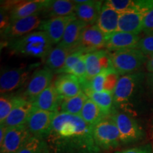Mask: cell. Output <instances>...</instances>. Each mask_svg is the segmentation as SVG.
<instances>
[{
    "label": "cell",
    "mask_w": 153,
    "mask_h": 153,
    "mask_svg": "<svg viewBox=\"0 0 153 153\" xmlns=\"http://www.w3.org/2000/svg\"><path fill=\"white\" fill-rule=\"evenodd\" d=\"M56 114L55 112L38 109L34 107L26 123V127L33 137L46 140L51 131L53 119Z\"/></svg>",
    "instance_id": "9c48e42d"
},
{
    "label": "cell",
    "mask_w": 153,
    "mask_h": 153,
    "mask_svg": "<svg viewBox=\"0 0 153 153\" xmlns=\"http://www.w3.org/2000/svg\"><path fill=\"white\" fill-rule=\"evenodd\" d=\"M17 153H52L47 141L32 137Z\"/></svg>",
    "instance_id": "f546056e"
},
{
    "label": "cell",
    "mask_w": 153,
    "mask_h": 153,
    "mask_svg": "<svg viewBox=\"0 0 153 153\" xmlns=\"http://www.w3.org/2000/svg\"><path fill=\"white\" fill-rule=\"evenodd\" d=\"M85 53L80 50H74L71 54L67 58L65 66L62 70L59 72L60 74H69L71 70L74 68V66L80 60Z\"/></svg>",
    "instance_id": "1f68e13d"
},
{
    "label": "cell",
    "mask_w": 153,
    "mask_h": 153,
    "mask_svg": "<svg viewBox=\"0 0 153 153\" xmlns=\"http://www.w3.org/2000/svg\"><path fill=\"white\" fill-rule=\"evenodd\" d=\"M1 20H0V28H1V33H2L4 30L7 29V27L9 26L11 23L10 16H9V11L7 9L1 7V13H0Z\"/></svg>",
    "instance_id": "d590c367"
},
{
    "label": "cell",
    "mask_w": 153,
    "mask_h": 153,
    "mask_svg": "<svg viewBox=\"0 0 153 153\" xmlns=\"http://www.w3.org/2000/svg\"><path fill=\"white\" fill-rule=\"evenodd\" d=\"M85 57L87 67V79L85 81H89L101 72L114 68L110 52L107 50L101 49L88 53Z\"/></svg>",
    "instance_id": "4fadbf2b"
},
{
    "label": "cell",
    "mask_w": 153,
    "mask_h": 153,
    "mask_svg": "<svg viewBox=\"0 0 153 153\" xmlns=\"http://www.w3.org/2000/svg\"><path fill=\"white\" fill-rule=\"evenodd\" d=\"M62 98L57 93L54 83H52L38 96L33 102V105L38 109L57 113Z\"/></svg>",
    "instance_id": "d6986e66"
},
{
    "label": "cell",
    "mask_w": 153,
    "mask_h": 153,
    "mask_svg": "<svg viewBox=\"0 0 153 153\" xmlns=\"http://www.w3.org/2000/svg\"><path fill=\"white\" fill-rule=\"evenodd\" d=\"M79 116L86 123L91 126L96 125L104 118L107 117L100 109V108L89 99H87L84 105Z\"/></svg>",
    "instance_id": "83f0119b"
},
{
    "label": "cell",
    "mask_w": 153,
    "mask_h": 153,
    "mask_svg": "<svg viewBox=\"0 0 153 153\" xmlns=\"http://www.w3.org/2000/svg\"><path fill=\"white\" fill-rule=\"evenodd\" d=\"M113 66L120 76L137 72L148 60L137 48L124 49L110 52Z\"/></svg>",
    "instance_id": "277c9868"
},
{
    "label": "cell",
    "mask_w": 153,
    "mask_h": 153,
    "mask_svg": "<svg viewBox=\"0 0 153 153\" xmlns=\"http://www.w3.org/2000/svg\"><path fill=\"white\" fill-rule=\"evenodd\" d=\"M76 18L75 15H71L44 19L39 30L46 33L53 45H57L62 41L65 31L69 24Z\"/></svg>",
    "instance_id": "2e32d148"
},
{
    "label": "cell",
    "mask_w": 153,
    "mask_h": 153,
    "mask_svg": "<svg viewBox=\"0 0 153 153\" xmlns=\"http://www.w3.org/2000/svg\"><path fill=\"white\" fill-rule=\"evenodd\" d=\"M30 74V69L23 67L4 70L0 76V91L1 94H9L22 87Z\"/></svg>",
    "instance_id": "7c38bea8"
},
{
    "label": "cell",
    "mask_w": 153,
    "mask_h": 153,
    "mask_svg": "<svg viewBox=\"0 0 153 153\" xmlns=\"http://www.w3.org/2000/svg\"><path fill=\"white\" fill-rule=\"evenodd\" d=\"M76 4L68 0H48L41 14L44 19L74 15Z\"/></svg>",
    "instance_id": "7402d4cb"
},
{
    "label": "cell",
    "mask_w": 153,
    "mask_h": 153,
    "mask_svg": "<svg viewBox=\"0 0 153 153\" xmlns=\"http://www.w3.org/2000/svg\"><path fill=\"white\" fill-rule=\"evenodd\" d=\"M25 97L23 95L1 94L0 97V124L4 121L9 114Z\"/></svg>",
    "instance_id": "f1b7e54d"
},
{
    "label": "cell",
    "mask_w": 153,
    "mask_h": 153,
    "mask_svg": "<svg viewBox=\"0 0 153 153\" xmlns=\"http://www.w3.org/2000/svg\"><path fill=\"white\" fill-rule=\"evenodd\" d=\"M33 108V103L25 98L15 107L4 121L0 125L4 126L7 128L25 125Z\"/></svg>",
    "instance_id": "44dd1931"
},
{
    "label": "cell",
    "mask_w": 153,
    "mask_h": 153,
    "mask_svg": "<svg viewBox=\"0 0 153 153\" xmlns=\"http://www.w3.org/2000/svg\"><path fill=\"white\" fill-rule=\"evenodd\" d=\"M32 137L26 124L8 128L2 143H0L1 153H17Z\"/></svg>",
    "instance_id": "30bf717a"
},
{
    "label": "cell",
    "mask_w": 153,
    "mask_h": 153,
    "mask_svg": "<svg viewBox=\"0 0 153 153\" xmlns=\"http://www.w3.org/2000/svg\"><path fill=\"white\" fill-rule=\"evenodd\" d=\"M146 82L149 88L153 91V73H148L146 74Z\"/></svg>",
    "instance_id": "8d00e7d4"
},
{
    "label": "cell",
    "mask_w": 153,
    "mask_h": 153,
    "mask_svg": "<svg viewBox=\"0 0 153 153\" xmlns=\"http://www.w3.org/2000/svg\"><path fill=\"white\" fill-rule=\"evenodd\" d=\"M88 25L78 19H74L69 24L65 31L62 41L59 43L67 48L75 50L79 43L84 30Z\"/></svg>",
    "instance_id": "cb8c5ba5"
},
{
    "label": "cell",
    "mask_w": 153,
    "mask_h": 153,
    "mask_svg": "<svg viewBox=\"0 0 153 153\" xmlns=\"http://www.w3.org/2000/svg\"><path fill=\"white\" fill-rule=\"evenodd\" d=\"M8 128L5 127L4 126L0 125V143H2L6 133H7Z\"/></svg>",
    "instance_id": "74e56055"
},
{
    "label": "cell",
    "mask_w": 153,
    "mask_h": 153,
    "mask_svg": "<svg viewBox=\"0 0 153 153\" xmlns=\"http://www.w3.org/2000/svg\"><path fill=\"white\" fill-rule=\"evenodd\" d=\"M152 137L153 138V122H152Z\"/></svg>",
    "instance_id": "ab89813d"
},
{
    "label": "cell",
    "mask_w": 153,
    "mask_h": 153,
    "mask_svg": "<svg viewBox=\"0 0 153 153\" xmlns=\"http://www.w3.org/2000/svg\"><path fill=\"white\" fill-rule=\"evenodd\" d=\"M107 37L96 25L88 26L84 30L75 50H80L85 54L99 51L106 46Z\"/></svg>",
    "instance_id": "5bb4252c"
},
{
    "label": "cell",
    "mask_w": 153,
    "mask_h": 153,
    "mask_svg": "<svg viewBox=\"0 0 153 153\" xmlns=\"http://www.w3.org/2000/svg\"><path fill=\"white\" fill-rule=\"evenodd\" d=\"M88 99L89 98L84 91H82L75 97L62 99L60 106V111L59 112L79 116Z\"/></svg>",
    "instance_id": "4316f807"
},
{
    "label": "cell",
    "mask_w": 153,
    "mask_h": 153,
    "mask_svg": "<svg viewBox=\"0 0 153 153\" xmlns=\"http://www.w3.org/2000/svg\"><path fill=\"white\" fill-rule=\"evenodd\" d=\"M92 132L96 144L101 150H113L121 143L117 126L110 116L94 126Z\"/></svg>",
    "instance_id": "8992f818"
},
{
    "label": "cell",
    "mask_w": 153,
    "mask_h": 153,
    "mask_svg": "<svg viewBox=\"0 0 153 153\" xmlns=\"http://www.w3.org/2000/svg\"><path fill=\"white\" fill-rule=\"evenodd\" d=\"M110 117L114 120L117 126L120 143L123 144L136 143L144 136V132L137 122L126 113L114 109Z\"/></svg>",
    "instance_id": "52a82bcc"
},
{
    "label": "cell",
    "mask_w": 153,
    "mask_h": 153,
    "mask_svg": "<svg viewBox=\"0 0 153 153\" xmlns=\"http://www.w3.org/2000/svg\"><path fill=\"white\" fill-rule=\"evenodd\" d=\"M114 153H153V148L150 144H147L143 146L135 147L122 151H118Z\"/></svg>",
    "instance_id": "e575fe53"
},
{
    "label": "cell",
    "mask_w": 153,
    "mask_h": 153,
    "mask_svg": "<svg viewBox=\"0 0 153 153\" xmlns=\"http://www.w3.org/2000/svg\"><path fill=\"white\" fill-rule=\"evenodd\" d=\"M153 8V0H139L135 9L120 14L117 31L138 35L143 30L145 14Z\"/></svg>",
    "instance_id": "5b68a950"
},
{
    "label": "cell",
    "mask_w": 153,
    "mask_h": 153,
    "mask_svg": "<svg viewBox=\"0 0 153 153\" xmlns=\"http://www.w3.org/2000/svg\"><path fill=\"white\" fill-rule=\"evenodd\" d=\"M88 98L93 101L106 116H109L114 110V94L106 91L97 92L90 90L84 91Z\"/></svg>",
    "instance_id": "484cf974"
},
{
    "label": "cell",
    "mask_w": 153,
    "mask_h": 153,
    "mask_svg": "<svg viewBox=\"0 0 153 153\" xmlns=\"http://www.w3.org/2000/svg\"><path fill=\"white\" fill-rule=\"evenodd\" d=\"M54 85L62 99L75 97L83 91L80 79L71 74H60L55 79Z\"/></svg>",
    "instance_id": "e0dca14e"
},
{
    "label": "cell",
    "mask_w": 153,
    "mask_h": 153,
    "mask_svg": "<svg viewBox=\"0 0 153 153\" xmlns=\"http://www.w3.org/2000/svg\"><path fill=\"white\" fill-rule=\"evenodd\" d=\"M102 1L87 0L85 3L76 4L74 15L88 26L94 25L98 20L101 8L104 4Z\"/></svg>",
    "instance_id": "ffe728a7"
},
{
    "label": "cell",
    "mask_w": 153,
    "mask_h": 153,
    "mask_svg": "<svg viewBox=\"0 0 153 153\" xmlns=\"http://www.w3.org/2000/svg\"><path fill=\"white\" fill-rule=\"evenodd\" d=\"M138 1L139 0H108L104 3L116 12L121 14L136 8Z\"/></svg>",
    "instance_id": "4dcf8cb0"
},
{
    "label": "cell",
    "mask_w": 153,
    "mask_h": 153,
    "mask_svg": "<svg viewBox=\"0 0 153 153\" xmlns=\"http://www.w3.org/2000/svg\"><path fill=\"white\" fill-rule=\"evenodd\" d=\"M140 39V38L138 35L116 31L107 37L105 48L109 52L124 49L137 48Z\"/></svg>",
    "instance_id": "ac0fdd59"
},
{
    "label": "cell",
    "mask_w": 153,
    "mask_h": 153,
    "mask_svg": "<svg viewBox=\"0 0 153 153\" xmlns=\"http://www.w3.org/2000/svg\"><path fill=\"white\" fill-rule=\"evenodd\" d=\"M119 13L108 7L104 3L96 26L104 33L106 37L117 31Z\"/></svg>",
    "instance_id": "603a6c76"
},
{
    "label": "cell",
    "mask_w": 153,
    "mask_h": 153,
    "mask_svg": "<svg viewBox=\"0 0 153 153\" xmlns=\"http://www.w3.org/2000/svg\"><path fill=\"white\" fill-rule=\"evenodd\" d=\"M48 3V0H30L14 1L9 7H4L9 11L11 22L33 15L41 14Z\"/></svg>",
    "instance_id": "9a60e30c"
},
{
    "label": "cell",
    "mask_w": 153,
    "mask_h": 153,
    "mask_svg": "<svg viewBox=\"0 0 153 153\" xmlns=\"http://www.w3.org/2000/svg\"><path fill=\"white\" fill-rule=\"evenodd\" d=\"M146 68L149 73H153V55L151 56L146 64Z\"/></svg>",
    "instance_id": "f35d334b"
},
{
    "label": "cell",
    "mask_w": 153,
    "mask_h": 153,
    "mask_svg": "<svg viewBox=\"0 0 153 153\" xmlns=\"http://www.w3.org/2000/svg\"><path fill=\"white\" fill-rule=\"evenodd\" d=\"M137 49L148 56L153 55V36H146L140 38L137 44Z\"/></svg>",
    "instance_id": "d6a6232c"
},
{
    "label": "cell",
    "mask_w": 153,
    "mask_h": 153,
    "mask_svg": "<svg viewBox=\"0 0 153 153\" xmlns=\"http://www.w3.org/2000/svg\"><path fill=\"white\" fill-rule=\"evenodd\" d=\"M143 31L146 36H153V8L145 14Z\"/></svg>",
    "instance_id": "836d02e7"
},
{
    "label": "cell",
    "mask_w": 153,
    "mask_h": 153,
    "mask_svg": "<svg viewBox=\"0 0 153 153\" xmlns=\"http://www.w3.org/2000/svg\"><path fill=\"white\" fill-rule=\"evenodd\" d=\"M53 45L46 33L42 30H36L7 43L9 51L14 54L38 58H46Z\"/></svg>",
    "instance_id": "7a4b0ae2"
},
{
    "label": "cell",
    "mask_w": 153,
    "mask_h": 153,
    "mask_svg": "<svg viewBox=\"0 0 153 153\" xmlns=\"http://www.w3.org/2000/svg\"><path fill=\"white\" fill-rule=\"evenodd\" d=\"M92 128L79 116L58 112L45 140L52 153H101Z\"/></svg>",
    "instance_id": "6da1fadb"
},
{
    "label": "cell",
    "mask_w": 153,
    "mask_h": 153,
    "mask_svg": "<svg viewBox=\"0 0 153 153\" xmlns=\"http://www.w3.org/2000/svg\"><path fill=\"white\" fill-rule=\"evenodd\" d=\"M43 20L41 13L18 19L10 23L7 29L1 33V37L7 43L9 41L36 31V30H39Z\"/></svg>",
    "instance_id": "ba28073f"
},
{
    "label": "cell",
    "mask_w": 153,
    "mask_h": 153,
    "mask_svg": "<svg viewBox=\"0 0 153 153\" xmlns=\"http://www.w3.org/2000/svg\"><path fill=\"white\" fill-rule=\"evenodd\" d=\"M74 50L67 48L60 44L51 50V51L45 58V67L54 73H59L65 64L68 57Z\"/></svg>",
    "instance_id": "d4e9b609"
},
{
    "label": "cell",
    "mask_w": 153,
    "mask_h": 153,
    "mask_svg": "<svg viewBox=\"0 0 153 153\" xmlns=\"http://www.w3.org/2000/svg\"><path fill=\"white\" fill-rule=\"evenodd\" d=\"M145 76L144 72H137L120 76L114 92V108L128 109L138 94Z\"/></svg>",
    "instance_id": "3957f363"
},
{
    "label": "cell",
    "mask_w": 153,
    "mask_h": 153,
    "mask_svg": "<svg viewBox=\"0 0 153 153\" xmlns=\"http://www.w3.org/2000/svg\"><path fill=\"white\" fill-rule=\"evenodd\" d=\"M53 72L46 67L36 70L30 76L23 96L33 103L43 91L52 84Z\"/></svg>",
    "instance_id": "8fae6325"
}]
</instances>
